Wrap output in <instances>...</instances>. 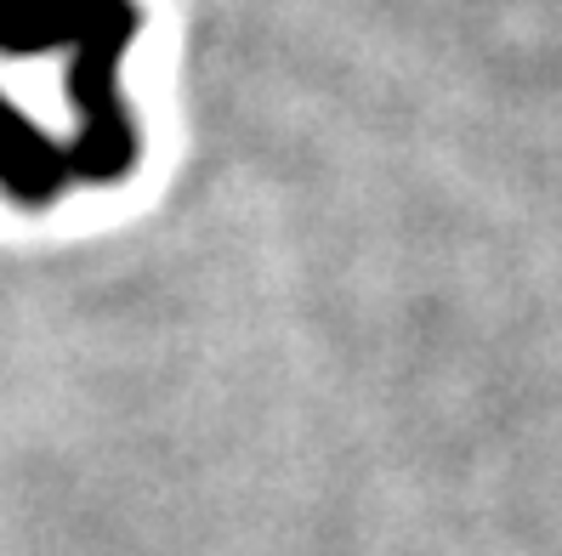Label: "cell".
<instances>
[{
	"label": "cell",
	"mask_w": 562,
	"mask_h": 556,
	"mask_svg": "<svg viewBox=\"0 0 562 556\" xmlns=\"http://www.w3.org/2000/svg\"><path fill=\"white\" fill-rule=\"evenodd\" d=\"M75 166H69V148H57L46 131L18 114L7 97H0V193L12 205H52L63 188H69Z\"/></svg>",
	"instance_id": "6da1fadb"
}]
</instances>
